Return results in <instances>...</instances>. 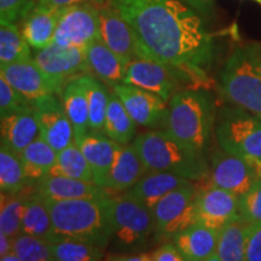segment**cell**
Wrapping results in <instances>:
<instances>
[{
  "instance_id": "15",
  "label": "cell",
  "mask_w": 261,
  "mask_h": 261,
  "mask_svg": "<svg viewBox=\"0 0 261 261\" xmlns=\"http://www.w3.org/2000/svg\"><path fill=\"white\" fill-rule=\"evenodd\" d=\"M114 92L119 96L132 119L148 128H155L165 122L168 102L154 92L129 84H117Z\"/></svg>"
},
{
  "instance_id": "39",
  "label": "cell",
  "mask_w": 261,
  "mask_h": 261,
  "mask_svg": "<svg viewBox=\"0 0 261 261\" xmlns=\"http://www.w3.org/2000/svg\"><path fill=\"white\" fill-rule=\"evenodd\" d=\"M33 102L22 96L18 91L8 83L3 75H0V116H5L15 110L31 106Z\"/></svg>"
},
{
  "instance_id": "37",
  "label": "cell",
  "mask_w": 261,
  "mask_h": 261,
  "mask_svg": "<svg viewBox=\"0 0 261 261\" xmlns=\"http://www.w3.org/2000/svg\"><path fill=\"white\" fill-rule=\"evenodd\" d=\"M24 198L17 195L2 194V210H0V232L14 238L21 233L22 212Z\"/></svg>"
},
{
  "instance_id": "25",
  "label": "cell",
  "mask_w": 261,
  "mask_h": 261,
  "mask_svg": "<svg viewBox=\"0 0 261 261\" xmlns=\"http://www.w3.org/2000/svg\"><path fill=\"white\" fill-rule=\"evenodd\" d=\"M144 172L146 169L135 145L120 144L104 189L115 192L127 191L143 177Z\"/></svg>"
},
{
  "instance_id": "42",
  "label": "cell",
  "mask_w": 261,
  "mask_h": 261,
  "mask_svg": "<svg viewBox=\"0 0 261 261\" xmlns=\"http://www.w3.org/2000/svg\"><path fill=\"white\" fill-rule=\"evenodd\" d=\"M152 261H184L185 257L182 256L180 250L175 246L174 242H166L162 246L156 248L154 252H151Z\"/></svg>"
},
{
  "instance_id": "7",
  "label": "cell",
  "mask_w": 261,
  "mask_h": 261,
  "mask_svg": "<svg viewBox=\"0 0 261 261\" xmlns=\"http://www.w3.org/2000/svg\"><path fill=\"white\" fill-rule=\"evenodd\" d=\"M112 240L116 249L132 253L144 249L155 233V218L142 202L122 196L110 200Z\"/></svg>"
},
{
  "instance_id": "14",
  "label": "cell",
  "mask_w": 261,
  "mask_h": 261,
  "mask_svg": "<svg viewBox=\"0 0 261 261\" xmlns=\"http://www.w3.org/2000/svg\"><path fill=\"white\" fill-rule=\"evenodd\" d=\"M210 181L224 190L242 196L261 179L255 166L244 159L228 154L225 150L215 151L212 156L210 168Z\"/></svg>"
},
{
  "instance_id": "18",
  "label": "cell",
  "mask_w": 261,
  "mask_h": 261,
  "mask_svg": "<svg viewBox=\"0 0 261 261\" xmlns=\"http://www.w3.org/2000/svg\"><path fill=\"white\" fill-rule=\"evenodd\" d=\"M2 145L21 154L31 143L40 137L33 104L2 116Z\"/></svg>"
},
{
  "instance_id": "27",
  "label": "cell",
  "mask_w": 261,
  "mask_h": 261,
  "mask_svg": "<svg viewBox=\"0 0 261 261\" xmlns=\"http://www.w3.org/2000/svg\"><path fill=\"white\" fill-rule=\"evenodd\" d=\"M57 152L52 146L38 137L19 155L28 184H37L50 175L57 160Z\"/></svg>"
},
{
  "instance_id": "9",
  "label": "cell",
  "mask_w": 261,
  "mask_h": 261,
  "mask_svg": "<svg viewBox=\"0 0 261 261\" xmlns=\"http://www.w3.org/2000/svg\"><path fill=\"white\" fill-rule=\"evenodd\" d=\"M100 39L98 6L81 3L61 9L54 41L63 46L86 48Z\"/></svg>"
},
{
  "instance_id": "13",
  "label": "cell",
  "mask_w": 261,
  "mask_h": 261,
  "mask_svg": "<svg viewBox=\"0 0 261 261\" xmlns=\"http://www.w3.org/2000/svg\"><path fill=\"white\" fill-rule=\"evenodd\" d=\"M37 115L40 137L56 151H61L75 143L74 129L65 113L63 102L57 94L50 93L33 102Z\"/></svg>"
},
{
  "instance_id": "3",
  "label": "cell",
  "mask_w": 261,
  "mask_h": 261,
  "mask_svg": "<svg viewBox=\"0 0 261 261\" xmlns=\"http://www.w3.org/2000/svg\"><path fill=\"white\" fill-rule=\"evenodd\" d=\"M214 123V102L208 90L182 89L168 102L166 130L189 148L205 154Z\"/></svg>"
},
{
  "instance_id": "34",
  "label": "cell",
  "mask_w": 261,
  "mask_h": 261,
  "mask_svg": "<svg viewBox=\"0 0 261 261\" xmlns=\"http://www.w3.org/2000/svg\"><path fill=\"white\" fill-rule=\"evenodd\" d=\"M51 249L56 261H98L104 259V248L70 238H52Z\"/></svg>"
},
{
  "instance_id": "11",
  "label": "cell",
  "mask_w": 261,
  "mask_h": 261,
  "mask_svg": "<svg viewBox=\"0 0 261 261\" xmlns=\"http://www.w3.org/2000/svg\"><path fill=\"white\" fill-rule=\"evenodd\" d=\"M125 84L154 92L169 102L178 91L188 85L177 70L158 61L136 56L127 65Z\"/></svg>"
},
{
  "instance_id": "12",
  "label": "cell",
  "mask_w": 261,
  "mask_h": 261,
  "mask_svg": "<svg viewBox=\"0 0 261 261\" xmlns=\"http://www.w3.org/2000/svg\"><path fill=\"white\" fill-rule=\"evenodd\" d=\"M195 203L197 223L214 230L220 231L226 225L241 219L238 196L211 181L203 187L196 185Z\"/></svg>"
},
{
  "instance_id": "24",
  "label": "cell",
  "mask_w": 261,
  "mask_h": 261,
  "mask_svg": "<svg viewBox=\"0 0 261 261\" xmlns=\"http://www.w3.org/2000/svg\"><path fill=\"white\" fill-rule=\"evenodd\" d=\"M85 56L90 73L93 76L112 86L123 83L127 64L112 48L104 44L102 39L91 42L85 48Z\"/></svg>"
},
{
  "instance_id": "2",
  "label": "cell",
  "mask_w": 261,
  "mask_h": 261,
  "mask_svg": "<svg viewBox=\"0 0 261 261\" xmlns=\"http://www.w3.org/2000/svg\"><path fill=\"white\" fill-rule=\"evenodd\" d=\"M45 200V198H44ZM112 196L48 201L54 237L84 241L106 248L112 240Z\"/></svg>"
},
{
  "instance_id": "4",
  "label": "cell",
  "mask_w": 261,
  "mask_h": 261,
  "mask_svg": "<svg viewBox=\"0 0 261 261\" xmlns=\"http://www.w3.org/2000/svg\"><path fill=\"white\" fill-rule=\"evenodd\" d=\"M146 172H168L200 181L210 173L205 154L189 148L167 130H146L132 143Z\"/></svg>"
},
{
  "instance_id": "43",
  "label": "cell",
  "mask_w": 261,
  "mask_h": 261,
  "mask_svg": "<svg viewBox=\"0 0 261 261\" xmlns=\"http://www.w3.org/2000/svg\"><path fill=\"white\" fill-rule=\"evenodd\" d=\"M38 4L48 6V8L55 9H63L67 6L81 4V3H92V4L97 5L98 8L104 4H107V0H38Z\"/></svg>"
},
{
  "instance_id": "38",
  "label": "cell",
  "mask_w": 261,
  "mask_h": 261,
  "mask_svg": "<svg viewBox=\"0 0 261 261\" xmlns=\"http://www.w3.org/2000/svg\"><path fill=\"white\" fill-rule=\"evenodd\" d=\"M241 219L247 223H261V179L238 197Z\"/></svg>"
},
{
  "instance_id": "41",
  "label": "cell",
  "mask_w": 261,
  "mask_h": 261,
  "mask_svg": "<svg viewBox=\"0 0 261 261\" xmlns=\"http://www.w3.org/2000/svg\"><path fill=\"white\" fill-rule=\"evenodd\" d=\"M246 260L261 261V223L249 224L246 236Z\"/></svg>"
},
{
  "instance_id": "21",
  "label": "cell",
  "mask_w": 261,
  "mask_h": 261,
  "mask_svg": "<svg viewBox=\"0 0 261 261\" xmlns=\"http://www.w3.org/2000/svg\"><path fill=\"white\" fill-rule=\"evenodd\" d=\"M192 182L194 180L173 173L149 172V174L140 178L132 188L125 191V195L142 202L152 211L155 204L169 192Z\"/></svg>"
},
{
  "instance_id": "5",
  "label": "cell",
  "mask_w": 261,
  "mask_h": 261,
  "mask_svg": "<svg viewBox=\"0 0 261 261\" xmlns=\"http://www.w3.org/2000/svg\"><path fill=\"white\" fill-rule=\"evenodd\" d=\"M219 91L234 107L261 116V48L238 47L225 62Z\"/></svg>"
},
{
  "instance_id": "29",
  "label": "cell",
  "mask_w": 261,
  "mask_h": 261,
  "mask_svg": "<svg viewBox=\"0 0 261 261\" xmlns=\"http://www.w3.org/2000/svg\"><path fill=\"white\" fill-rule=\"evenodd\" d=\"M21 233L46 238L48 241L54 237V226L47 203L38 194L24 198Z\"/></svg>"
},
{
  "instance_id": "33",
  "label": "cell",
  "mask_w": 261,
  "mask_h": 261,
  "mask_svg": "<svg viewBox=\"0 0 261 261\" xmlns=\"http://www.w3.org/2000/svg\"><path fill=\"white\" fill-rule=\"evenodd\" d=\"M50 175H63L80 180L93 181L90 163L75 143L57 152L56 163L52 167Z\"/></svg>"
},
{
  "instance_id": "20",
  "label": "cell",
  "mask_w": 261,
  "mask_h": 261,
  "mask_svg": "<svg viewBox=\"0 0 261 261\" xmlns=\"http://www.w3.org/2000/svg\"><path fill=\"white\" fill-rule=\"evenodd\" d=\"M35 194L48 201L75 200L110 196L104 189L93 181L80 180L63 175H47L35 184Z\"/></svg>"
},
{
  "instance_id": "45",
  "label": "cell",
  "mask_w": 261,
  "mask_h": 261,
  "mask_svg": "<svg viewBox=\"0 0 261 261\" xmlns=\"http://www.w3.org/2000/svg\"><path fill=\"white\" fill-rule=\"evenodd\" d=\"M113 260H120V261H152L151 253H139V252H132L128 254H120L119 257H110Z\"/></svg>"
},
{
  "instance_id": "30",
  "label": "cell",
  "mask_w": 261,
  "mask_h": 261,
  "mask_svg": "<svg viewBox=\"0 0 261 261\" xmlns=\"http://www.w3.org/2000/svg\"><path fill=\"white\" fill-rule=\"evenodd\" d=\"M249 223L238 219L219 231V240L212 261L246 260V236Z\"/></svg>"
},
{
  "instance_id": "32",
  "label": "cell",
  "mask_w": 261,
  "mask_h": 261,
  "mask_svg": "<svg viewBox=\"0 0 261 261\" xmlns=\"http://www.w3.org/2000/svg\"><path fill=\"white\" fill-rule=\"evenodd\" d=\"M0 67L32 58L31 45L16 23H0Z\"/></svg>"
},
{
  "instance_id": "8",
  "label": "cell",
  "mask_w": 261,
  "mask_h": 261,
  "mask_svg": "<svg viewBox=\"0 0 261 261\" xmlns=\"http://www.w3.org/2000/svg\"><path fill=\"white\" fill-rule=\"evenodd\" d=\"M195 197L196 185L192 182L169 192L155 204L152 213L156 241L173 240L178 232L197 223Z\"/></svg>"
},
{
  "instance_id": "35",
  "label": "cell",
  "mask_w": 261,
  "mask_h": 261,
  "mask_svg": "<svg viewBox=\"0 0 261 261\" xmlns=\"http://www.w3.org/2000/svg\"><path fill=\"white\" fill-rule=\"evenodd\" d=\"M83 79L89 102L90 129L103 130L109 103V92L103 81L93 75L85 74Z\"/></svg>"
},
{
  "instance_id": "31",
  "label": "cell",
  "mask_w": 261,
  "mask_h": 261,
  "mask_svg": "<svg viewBox=\"0 0 261 261\" xmlns=\"http://www.w3.org/2000/svg\"><path fill=\"white\" fill-rule=\"evenodd\" d=\"M28 185L19 155L2 145L0 149V189L2 194L18 195Z\"/></svg>"
},
{
  "instance_id": "16",
  "label": "cell",
  "mask_w": 261,
  "mask_h": 261,
  "mask_svg": "<svg viewBox=\"0 0 261 261\" xmlns=\"http://www.w3.org/2000/svg\"><path fill=\"white\" fill-rule=\"evenodd\" d=\"M98 14L100 39L128 65L136 57L135 33L128 22L109 3L99 6Z\"/></svg>"
},
{
  "instance_id": "23",
  "label": "cell",
  "mask_w": 261,
  "mask_h": 261,
  "mask_svg": "<svg viewBox=\"0 0 261 261\" xmlns=\"http://www.w3.org/2000/svg\"><path fill=\"white\" fill-rule=\"evenodd\" d=\"M61 9L48 8L35 3L21 19V31L31 47L41 50L54 41Z\"/></svg>"
},
{
  "instance_id": "19",
  "label": "cell",
  "mask_w": 261,
  "mask_h": 261,
  "mask_svg": "<svg viewBox=\"0 0 261 261\" xmlns=\"http://www.w3.org/2000/svg\"><path fill=\"white\" fill-rule=\"evenodd\" d=\"M77 146L90 163L93 181L104 188L120 144L110 139L103 130L90 129Z\"/></svg>"
},
{
  "instance_id": "1",
  "label": "cell",
  "mask_w": 261,
  "mask_h": 261,
  "mask_svg": "<svg viewBox=\"0 0 261 261\" xmlns=\"http://www.w3.org/2000/svg\"><path fill=\"white\" fill-rule=\"evenodd\" d=\"M135 33L136 56L181 75L188 89L210 90L214 44L201 15L182 0H108Z\"/></svg>"
},
{
  "instance_id": "10",
  "label": "cell",
  "mask_w": 261,
  "mask_h": 261,
  "mask_svg": "<svg viewBox=\"0 0 261 261\" xmlns=\"http://www.w3.org/2000/svg\"><path fill=\"white\" fill-rule=\"evenodd\" d=\"M34 61L50 77L57 94H62L70 80L90 74L85 50L76 46H63L52 41L46 47L38 50Z\"/></svg>"
},
{
  "instance_id": "26",
  "label": "cell",
  "mask_w": 261,
  "mask_h": 261,
  "mask_svg": "<svg viewBox=\"0 0 261 261\" xmlns=\"http://www.w3.org/2000/svg\"><path fill=\"white\" fill-rule=\"evenodd\" d=\"M62 102L74 129L75 144L79 145L83 137L90 130L89 102L83 75L70 80L62 91Z\"/></svg>"
},
{
  "instance_id": "46",
  "label": "cell",
  "mask_w": 261,
  "mask_h": 261,
  "mask_svg": "<svg viewBox=\"0 0 261 261\" xmlns=\"http://www.w3.org/2000/svg\"><path fill=\"white\" fill-rule=\"evenodd\" d=\"M12 250V238L9 237L4 232H0V256H4L5 254Z\"/></svg>"
},
{
  "instance_id": "40",
  "label": "cell",
  "mask_w": 261,
  "mask_h": 261,
  "mask_svg": "<svg viewBox=\"0 0 261 261\" xmlns=\"http://www.w3.org/2000/svg\"><path fill=\"white\" fill-rule=\"evenodd\" d=\"M34 5V0H0V22L16 23Z\"/></svg>"
},
{
  "instance_id": "6",
  "label": "cell",
  "mask_w": 261,
  "mask_h": 261,
  "mask_svg": "<svg viewBox=\"0 0 261 261\" xmlns=\"http://www.w3.org/2000/svg\"><path fill=\"white\" fill-rule=\"evenodd\" d=\"M214 130L221 149L250 162L261 175V116L234 106L224 108Z\"/></svg>"
},
{
  "instance_id": "47",
  "label": "cell",
  "mask_w": 261,
  "mask_h": 261,
  "mask_svg": "<svg viewBox=\"0 0 261 261\" xmlns=\"http://www.w3.org/2000/svg\"><path fill=\"white\" fill-rule=\"evenodd\" d=\"M0 260L2 261H21L19 260V257L17 256V254H16L14 250H11V252L5 254L4 256H0Z\"/></svg>"
},
{
  "instance_id": "17",
  "label": "cell",
  "mask_w": 261,
  "mask_h": 261,
  "mask_svg": "<svg viewBox=\"0 0 261 261\" xmlns=\"http://www.w3.org/2000/svg\"><path fill=\"white\" fill-rule=\"evenodd\" d=\"M0 75H3L16 91L31 102H34L37 98L45 94H57L55 85L35 63L34 58L2 65Z\"/></svg>"
},
{
  "instance_id": "36",
  "label": "cell",
  "mask_w": 261,
  "mask_h": 261,
  "mask_svg": "<svg viewBox=\"0 0 261 261\" xmlns=\"http://www.w3.org/2000/svg\"><path fill=\"white\" fill-rule=\"evenodd\" d=\"M12 250L21 261L54 260L50 241L32 234L19 233L12 238Z\"/></svg>"
},
{
  "instance_id": "48",
  "label": "cell",
  "mask_w": 261,
  "mask_h": 261,
  "mask_svg": "<svg viewBox=\"0 0 261 261\" xmlns=\"http://www.w3.org/2000/svg\"><path fill=\"white\" fill-rule=\"evenodd\" d=\"M256 3H259V4H261V0H255Z\"/></svg>"
},
{
  "instance_id": "22",
  "label": "cell",
  "mask_w": 261,
  "mask_h": 261,
  "mask_svg": "<svg viewBox=\"0 0 261 261\" xmlns=\"http://www.w3.org/2000/svg\"><path fill=\"white\" fill-rule=\"evenodd\" d=\"M219 231L201 223H195L173 237V242L185 260L212 261L217 250Z\"/></svg>"
},
{
  "instance_id": "44",
  "label": "cell",
  "mask_w": 261,
  "mask_h": 261,
  "mask_svg": "<svg viewBox=\"0 0 261 261\" xmlns=\"http://www.w3.org/2000/svg\"><path fill=\"white\" fill-rule=\"evenodd\" d=\"M190 5L192 9H195L203 17H210L213 12V0H182Z\"/></svg>"
},
{
  "instance_id": "28",
  "label": "cell",
  "mask_w": 261,
  "mask_h": 261,
  "mask_svg": "<svg viewBox=\"0 0 261 261\" xmlns=\"http://www.w3.org/2000/svg\"><path fill=\"white\" fill-rule=\"evenodd\" d=\"M136 123L119 96L114 91L109 93V103H108L103 132L114 142L126 145L135 140L133 138L136 135Z\"/></svg>"
}]
</instances>
